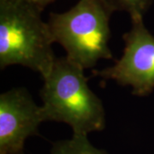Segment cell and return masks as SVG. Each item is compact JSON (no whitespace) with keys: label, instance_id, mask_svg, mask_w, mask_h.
Returning a JSON list of instances; mask_svg holds the SVG:
<instances>
[{"label":"cell","instance_id":"2","mask_svg":"<svg viewBox=\"0 0 154 154\" xmlns=\"http://www.w3.org/2000/svg\"><path fill=\"white\" fill-rule=\"evenodd\" d=\"M23 0H0V69L22 65L44 79L57 59L47 22Z\"/></svg>","mask_w":154,"mask_h":154},{"label":"cell","instance_id":"6","mask_svg":"<svg viewBox=\"0 0 154 154\" xmlns=\"http://www.w3.org/2000/svg\"><path fill=\"white\" fill-rule=\"evenodd\" d=\"M50 154H109L103 149L95 147L87 135H74L70 139L53 143Z\"/></svg>","mask_w":154,"mask_h":154},{"label":"cell","instance_id":"9","mask_svg":"<svg viewBox=\"0 0 154 154\" xmlns=\"http://www.w3.org/2000/svg\"><path fill=\"white\" fill-rule=\"evenodd\" d=\"M17 154H25V153H24V152H19V153H17Z\"/></svg>","mask_w":154,"mask_h":154},{"label":"cell","instance_id":"5","mask_svg":"<svg viewBox=\"0 0 154 154\" xmlns=\"http://www.w3.org/2000/svg\"><path fill=\"white\" fill-rule=\"evenodd\" d=\"M45 122L38 105L25 88H12L0 95V154L24 152L27 139L38 135Z\"/></svg>","mask_w":154,"mask_h":154},{"label":"cell","instance_id":"8","mask_svg":"<svg viewBox=\"0 0 154 154\" xmlns=\"http://www.w3.org/2000/svg\"><path fill=\"white\" fill-rule=\"evenodd\" d=\"M23 1L36 7L39 11H43L46 6L50 5L51 3L54 2L55 0H23Z\"/></svg>","mask_w":154,"mask_h":154},{"label":"cell","instance_id":"1","mask_svg":"<svg viewBox=\"0 0 154 154\" xmlns=\"http://www.w3.org/2000/svg\"><path fill=\"white\" fill-rule=\"evenodd\" d=\"M84 69L66 56L57 57L40 90L45 122L66 123L74 135L102 131L105 110L101 99L88 86Z\"/></svg>","mask_w":154,"mask_h":154},{"label":"cell","instance_id":"4","mask_svg":"<svg viewBox=\"0 0 154 154\" xmlns=\"http://www.w3.org/2000/svg\"><path fill=\"white\" fill-rule=\"evenodd\" d=\"M132 27L123 34L124 49L112 66L95 70L94 75L129 86L132 94L145 97L154 90V36L146 28L143 18L134 19Z\"/></svg>","mask_w":154,"mask_h":154},{"label":"cell","instance_id":"7","mask_svg":"<svg viewBox=\"0 0 154 154\" xmlns=\"http://www.w3.org/2000/svg\"><path fill=\"white\" fill-rule=\"evenodd\" d=\"M112 11H124L129 14L131 20L143 18L153 0H104Z\"/></svg>","mask_w":154,"mask_h":154},{"label":"cell","instance_id":"3","mask_svg":"<svg viewBox=\"0 0 154 154\" xmlns=\"http://www.w3.org/2000/svg\"><path fill=\"white\" fill-rule=\"evenodd\" d=\"M112 13L104 0H79L65 12L50 13L47 23L54 43L69 60L88 69L113 57L109 46Z\"/></svg>","mask_w":154,"mask_h":154}]
</instances>
